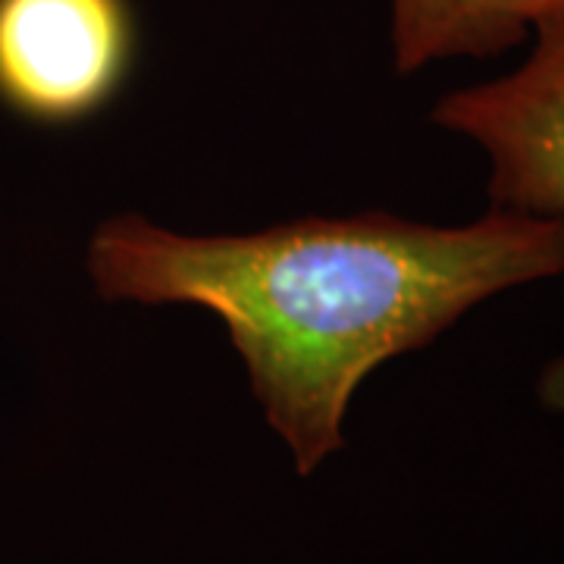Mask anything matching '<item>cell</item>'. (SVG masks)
<instances>
[{"label": "cell", "instance_id": "2", "mask_svg": "<svg viewBox=\"0 0 564 564\" xmlns=\"http://www.w3.org/2000/svg\"><path fill=\"white\" fill-rule=\"evenodd\" d=\"M433 120L484 148L492 207L564 217V7L536 20L514 73L448 95ZM543 399L564 411V361L545 370Z\"/></svg>", "mask_w": 564, "mask_h": 564}, {"label": "cell", "instance_id": "4", "mask_svg": "<svg viewBox=\"0 0 564 564\" xmlns=\"http://www.w3.org/2000/svg\"><path fill=\"white\" fill-rule=\"evenodd\" d=\"M562 7L564 0H392L395 66L414 73L452 57H499Z\"/></svg>", "mask_w": 564, "mask_h": 564}, {"label": "cell", "instance_id": "1", "mask_svg": "<svg viewBox=\"0 0 564 564\" xmlns=\"http://www.w3.org/2000/svg\"><path fill=\"white\" fill-rule=\"evenodd\" d=\"M88 273L110 302L217 314L267 421L311 474L343 448L351 395L380 364L505 289L562 276L564 217L492 207L470 226L361 214L182 236L122 214L95 232Z\"/></svg>", "mask_w": 564, "mask_h": 564}, {"label": "cell", "instance_id": "3", "mask_svg": "<svg viewBox=\"0 0 564 564\" xmlns=\"http://www.w3.org/2000/svg\"><path fill=\"white\" fill-rule=\"evenodd\" d=\"M132 57L126 0H0V101L41 122L95 113Z\"/></svg>", "mask_w": 564, "mask_h": 564}]
</instances>
